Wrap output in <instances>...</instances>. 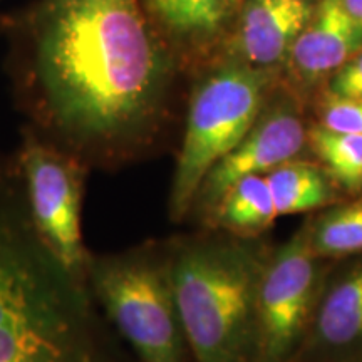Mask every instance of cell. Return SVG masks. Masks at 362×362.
<instances>
[{
    "label": "cell",
    "mask_w": 362,
    "mask_h": 362,
    "mask_svg": "<svg viewBox=\"0 0 362 362\" xmlns=\"http://www.w3.org/2000/svg\"><path fill=\"white\" fill-rule=\"evenodd\" d=\"M16 111L42 141L89 170L155 151L173 64L143 0H33L0 13Z\"/></svg>",
    "instance_id": "obj_1"
},
{
    "label": "cell",
    "mask_w": 362,
    "mask_h": 362,
    "mask_svg": "<svg viewBox=\"0 0 362 362\" xmlns=\"http://www.w3.org/2000/svg\"><path fill=\"white\" fill-rule=\"evenodd\" d=\"M0 362H136L30 220L11 153L0 149Z\"/></svg>",
    "instance_id": "obj_2"
},
{
    "label": "cell",
    "mask_w": 362,
    "mask_h": 362,
    "mask_svg": "<svg viewBox=\"0 0 362 362\" xmlns=\"http://www.w3.org/2000/svg\"><path fill=\"white\" fill-rule=\"evenodd\" d=\"M166 245L192 362H259L257 285L270 248L216 230Z\"/></svg>",
    "instance_id": "obj_3"
},
{
    "label": "cell",
    "mask_w": 362,
    "mask_h": 362,
    "mask_svg": "<svg viewBox=\"0 0 362 362\" xmlns=\"http://www.w3.org/2000/svg\"><path fill=\"white\" fill-rule=\"evenodd\" d=\"M86 285L136 362H192L176 309L166 242H146L115 253L90 252Z\"/></svg>",
    "instance_id": "obj_4"
},
{
    "label": "cell",
    "mask_w": 362,
    "mask_h": 362,
    "mask_svg": "<svg viewBox=\"0 0 362 362\" xmlns=\"http://www.w3.org/2000/svg\"><path fill=\"white\" fill-rule=\"evenodd\" d=\"M272 71L232 59L194 89L170 192V218L183 221L208 170L245 136L265 107Z\"/></svg>",
    "instance_id": "obj_5"
},
{
    "label": "cell",
    "mask_w": 362,
    "mask_h": 362,
    "mask_svg": "<svg viewBox=\"0 0 362 362\" xmlns=\"http://www.w3.org/2000/svg\"><path fill=\"white\" fill-rule=\"evenodd\" d=\"M11 155L40 240L66 274L88 288L90 252L83 237V206L89 168L25 126H21L19 144Z\"/></svg>",
    "instance_id": "obj_6"
},
{
    "label": "cell",
    "mask_w": 362,
    "mask_h": 362,
    "mask_svg": "<svg viewBox=\"0 0 362 362\" xmlns=\"http://www.w3.org/2000/svg\"><path fill=\"white\" fill-rule=\"evenodd\" d=\"M325 282L324 259L310 247L309 221L270 248L257 285L259 362H292Z\"/></svg>",
    "instance_id": "obj_7"
},
{
    "label": "cell",
    "mask_w": 362,
    "mask_h": 362,
    "mask_svg": "<svg viewBox=\"0 0 362 362\" xmlns=\"http://www.w3.org/2000/svg\"><path fill=\"white\" fill-rule=\"evenodd\" d=\"M307 144L304 119L291 99L265 104L259 119L235 146L203 176L189 214L203 221L226 189L252 175H267L275 166L300 155Z\"/></svg>",
    "instance_id": "obj_8"
},
{
    "label": "cell",
    "mask_w": 362,
    "mask_h": 362,
    "mask_svg": "<svg viewBox=\"0 0 362 362\" xmlns=\"http://www.w3.org/2000/svg\"><path fill=\"white\" fill-rule=\"evenodd\" d=\"M292 362H362V260L325 280Z\"/></svg>",
    "instance_id": "obj_9"
},
{
    "label": "cell",
    "mask_w": 362,
    "mask_h": 362,
    "mask_svg": "<svg viewBox=\"0 0 362 362\" xmlns=\"http://www.w3.org/2000/svg\"><path fill=\"white\" fill-rule=\"evenodd\" d=\"M362 49V24L347 16L337 0H320L288 52V76L309 90L327 81Z\"/></svg>",
    "instance_id": "obj_10"
},
{
    "label": "cell",
    "mask_w": 362,
    "mask_h": 362,
    "mask_svg": "<svg viewBox=\"0 0 362 362\" xmlns=\"http://www.w3.org/2000/svg\"><path fill=\"white\" fill-rule=\"evenodd\" d=\"M312 12L309 0H243L233 59L265 71L285 64Z\"/></svg>",
    "instance_id": "obj_11"
},
{
    "label": "cell",
    "mask_w": 362,
    "mask_h": 362,
    "mask_svg": "<svg viewBox=\"0 0 362 362\" xmlns=\"http://www.w3.org/2000/svg\"><path fill=\"white\" fill-rule=\"evenodd\" d=\"M279 218L265 175L242 178L226 189L205 223L216 232L242 238H259Z\"/></svg>",
    "instance_id": "obj_12"
},
{
    "label": "cell",
    "mask_w": 362,
    "mask_h": 362,
    "mask_svg": "<svg viewBox=\"0 0 362 362\" xmlns=\"http://www.w3.org/2000/svg\"><path fill=\"white\" fill-rule=\"evenodd\" d=\"M265 180L279 216L320 210L339 200L337 185L322 166L310 161L292 158L270 170Z\"/></svg>",
    "instance_id": "obj_13"
},
{
    "label": "cell",
    "mask_w": 362,
    "mask_h": 362,
    "mask_svg": "<svg viewBox=\"0 0 362 362\" xmlns=\"http://www.w3.org/2000/svg\"><path fill=\"white\" fill-rule=\"evenodd\" d=\"M243 0H143L148 13L176 37L205 40L223 30Z\"/></svg>",
    "instance_id": "obj_14"
},
{
    "label": "cell",
    "mask_w": 362,
    "mask_h": 362,
    "mask_svg": "<svg viewBox=\"0 0 362 362\" xmlns=\"http://www.w3.org/2000/svg\"><path fill=\"white\" fill-rule=\"evenodd\" d=\"M307 143L339 189L349 194L362 192V134L337 133L317 124L307 131Z\"/></svg>",
    "instance_id": "obj_15"
},
{
    "label": "cell",
    "mask_w": 362,
    "mask_h": 362,
    "mask_svg": "<svg viewBox=\"0 0 362 362\" xmlns=\"http://www.w3.org/2000/svg\"><path fill=\"white\" fill-rule=\"evenodd\" d=\"M309 238L312 252L324 260L362 253V197L309 220Z\"/></svg>",
    "instance_id": "obj_16"
},
{
    "label": "cell",
    "mask_w": 362,
    "mask_h": 362,
    "mask_svg": "<svg viewBox=\"0 0 362 362\" xmlns=\"http://www.w3.org/2000/svg\"><path fill=\"white\" fill-rule=\"evenodd\" d=\"M319 124L330 131L362 134V99L325 93L317 106Z\"/></svg>",
    "instance_id": "obj_17"
},
{
    "label": "cell",
    "mask_w": 362,
    "mask_h": 362,
    "mask_svg": "<svg viewBox=\"0 0 362 362\" xmlns=\"http://www.w3.org/2000/svg\"><path fill=\"white\" fill-rule=\"evenodd\" d=\"M327 81L329 94L362 99V49L344 62Z\"/></svg>",
    "instance_id": "obj_18"
},
{
    "label": "cell",
    "mask_w": 362,
    "mask_h": 362,
    "mask_svg": "<svg viewBox=\"0 0 362 362\" xmlns=\"http://www.w3.org/2000/svg\"><path fill=\"white\" fill-rule=\"evenodd\" d=\"M337 4L347 16L362 24V0H337Z\"/></svg>",
    "instance_id": "obj_19"
}]
</instances>
